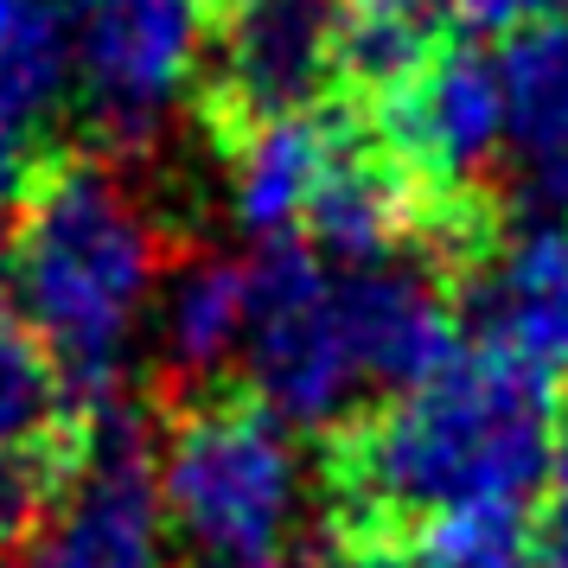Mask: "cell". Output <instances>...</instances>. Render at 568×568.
Wrapping results in <instances>:
<instances>
[{
  "instance_id": "9a60e30c",
  "label": "cell",
  "mask_w": 568,
  "mask_h": 568,
  "mask_svg": "<svg viewBox=\"0 0 568 568\" xmlns=\"http://www.w3.org/2000/svg\"><path fill=\"white\" fill-rule=\"evenodd\" d=\"M52 166V141H45V122H32L27 109L0 103V217L27 205V192L39 185V173Z\"/></svg>"
},
{
  "instance_id": "e0dca14e",
  "label": "cell",
  "mask_w": 568,
  "mask_h": 568,
  "mask_svg": "<svg viewBox=\"0 0 568 568\" xmlns=\"http://www.w3.org/2000/svg\"><path fill=\"white\" fill-rule=\"evenodd\" d=\"M537 568H568V428L549 466V486L537 505Z\"/></svg>"
},
{
  "instance_id": "30bf717a",
  "label": "cell",
  "mask_w": 568,
  "mask_h": 568,
  "mask_svg": "<svg viewBox=\"0 0 568 568\" xmlns=\"http://www.w3.org/2000/svg\"><path fill=\"white\" fill-rule=\"evenodd\" d=\"M243 338H250V256L205 250L180 262L154 307L160 364L185 384H205L231 358H243Z\"/></svg>"
},
{
  "instance_id": "ac0fdd59",
  "label": "cell",
  "mask_w": 568,
  "mask_h": 568,
  "mask_svg": "<svg viewBox=\"0 0 568 568\" xmlns=\"http://www.w3.org/2000/svg\"><path fill=\"white\" fill-rule=\"evenodd\" d=\"M0 568H83V562L52 537V530H39V537H27L20 549H7V556H0Z\"/></svg>"
},
{
  "instance_id": "6da1fadb",
  "label": "cell",
  "mask_w": 568,
  "mask_h": 568,
  "mask_svg": "<svg viewBox=\"0 0 568 568\" xmlns=\"http://www.w3.org/2000/svg\"><path fill=\"white\" fill-rule=\"evenodd\" d=\"M556 447V384L460 345L326 440V517L396 542L454 505H542Z\"/></svg>"
},
{
  "instance_id": "7c38bea8",
  "label": "cell",
  "mask_w": 568,
  "mask_h": 568,
  "mask_svg": "<svg viewBox=\"0 0 568 568\" xmlns=\"http://www.w3.org/2000/svg\"><path fill=\"white\" fill-rule=\"evenodd\" d=\"M90 409L20 313L0 307V454H78Z\"/></svg>"
},
{
  "instance_id": "277c9868",
  "label": "cell",
  "mask_w": 568,
  "mask_h": 568,
  "mask_svg": "<svg viewBox=\"0 0 568 568\" xmlns=\"http://www.w3.org/2000/svg\"><path fill=\"white\" fill-rule=\"evenodd\" d=\"M243 389L282 415L294 435H338L377 396L338 301V268L307 236L250 250Z\"/></svg>"
},
{
  "instance_id": "3957f363",
  "label": "cell",
  "mask_w": 568,
  "mask_h": 568,
  "mask_svg": "<svg viewBox=\"0 0 568 568\" xmlns=\"http://www.w3.org/2000/svg\"><path fill=\"white\" fill-rule=\"evenodd\" d=\"M160 498L173 537L211 568L287 556L307 505L301 435L250 389L199 396L160 435Z\"/></svg>"
},
{
  "instance_id": "44dd1931",
  "label": "cell",
  "mask_w": 568,
  "mask_h": 568,
  "mask_svg": "<svg viewBox=\"0 0 568 568\" xmlns=\"http://www.w3.org/2000/svg\"><path fill=\"white\" fill-rule=\"evenodd\" d=\"M224 7H231V0H224Z\"/></svg>"
},
{
  "instance_id": "ffe728a7",
  "label": "cell",
  "mask_w": 568,
  "mask_h": 568,
  "mask_svg": "<svg viewBox=\"0 0 568 568\" xmlns=\"http://www.w3.org/2000/svg\"><path fill=\"white\" fill-rule=\"evenodd\" d=\"M0 287H7V236H0Z\"/></svg>"
},
{
  "instance_id": "5bb4252c",
  "label": "cell",
  "mask_w": 568,
  "mask_h": 568,
  "mask_svg": "<svg viewBox=\"0 0 568 568\" xmlns=\"http://www.w3.org/2000/svg\"><path fill=\"white\" fill-rule=\"evenodd\" d=\"M396 549L403 568H537V505H454L409 524Z\"/></svg>"
},
{
  "instance_id": "9c48e42d",
  "label": "cell",
  "mask_w": 568,
  "mask_h": 568,
  "mask_svg": "<svg viewBox=\"0 0 568 568\" xmlns=\"http://www.w3.org/2000/svg\"><path fill=\"white\" fill-rule=\"evenodd\" d=\"M338 115H345V97L326 109H307V115L256 122V129L217 141L224 166H231V185H224L231 224L250 243H282V236L307 231L313 192H320V173H326L338 141Z\"/></svg>"
},
{
  "instance_id": "4fadbf2b",
  "label": "cell",
  "mask_w": 568,
  "mask_h": 568,
  "mask_svg": "<svg viewBox=\"0 0 568 568\" xmlns=\"http://www.w3.org/2000/svg\"><path fill=\"white\" fill-rule=\"evenodd\" d=\"M83 0H0V103L45 122L78 83Z\"/></svg>"
},
{
  "instance_id": "7a4b0ae2",
  "label": "cell",
  "mask_w": 568,
  "mask_h": 568,
  "mask_svg": "<svg viewBox=\"0 0 568 568\" xmlns=\"http://www.w3.org/2000/svg\"><path fill=\"white\" fill-rule=\"evenodd\" d=\"M13 313L52 352L83 409L122 396L129 352L166 287V236L134 185L83 154H52L7 231Z\"/></svg>"
},
{
  "instance_id": "8992f818",
  "label": "cell",
  "mask_w": 568,
  "mask_h": 568,
  "mask_svg": "<svg viewBox=\"0 0 568 568\" xmlns=\"http://www.w3.org/2000/svg\"><path fill=\"white\" fill-rule=\"evenodd\" d=\"M345 97L338 0H231L217 13L199 109L217 141Z\"/></svg>"
},
{
  "instance_id": "8fae6325",
  "label": "cell",
  "mask_w": 568,
  "mask_h": 568,
  "mask_svg": "<svg viewBox=\"0 0 568 568\" xmlns=\"http://www.w3.org/2000/svg\"><path fill=\"white\" fill-rule=\"evenodd\" d=\"M454 39L447 0H338V71L352 103L409 83Z\"/></svg>"
},
{
  "instance_id": "2e32d148",
  "label": "cell",
  "mask_w": 568,
  "mask_h": 568,
  "mask_svg": "<svg viewBox=\"0 0 568 568\" xmlns=\"http://www.w3.org/2000/svg\"><path fill=\"white\" fill-rule=\"evenodd\" d=\"M549 13H568V0H447V20L460 39H511Z\"/></svg>"
},
{
  "instance_id": "5b68a950",
  "label": "cell",
  "mask_w": 568,
  "mask_h": 568,
  "mask_svg": "<svg viewBox=\"0 0 568 568\" xmlns=\"http://www.w3.org/2000/svg\"><path fill=\"white\" fill-rule=\"evenodd\" d=\"M224 0H83L78 7V97L83 122L109 148L154 141L185 97L205 90Z\"/></svg>"
},
{
  "instance_id": "d6986e66",
  "label": "cell",
  "mask_w": 568,
  "mask_h": 568,
  "mask_svg": "<svg viewBox=\"0 0 568 568\" xmlns=\"http://www.w3.org/2000/svg\"><path fill=\"white\" fill-rule=\"evenodd\" d=\"M250 568H301V556H268V562H250Z\"/></svg>"
},
{
  "instance_id": "ba28073f",
  "label": "cell",
  "mask_w": 568,
  "mask_h": 568,
  "mask_svg": "<svg viewBox=\"0 0 568 568\" xmlns=\"http://www.w3.org/2000/svg\"><path fill=\"white\" fill-rule=\"evenodd\" d=\"M505 90V166L498 180L524 217L568 211V13L498 39Z\"/></svg>"
},
{
  "instance_id": "52a82bcc",
  "label": "cell",
  "mask_w": 568,
  "mask_h": 568,
  "mask_svg": "<svg viewBox=\"0 0 568 568\" xmlns=\"http://www.w3.org/2000/svg\"><path fill=\"white\" fill-rule=\"evenodd\" d=\"M460 338L473 352L530 371L542 384L568 377V217H498L454 268Z\"/></svg>"
}]
</instances>
